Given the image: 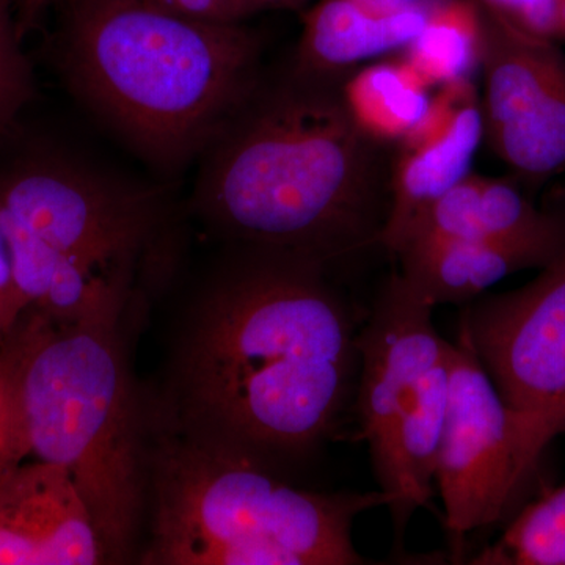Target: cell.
Wrapping results in <instances>:
<instances>
[{"instance_id": "6da1fadb", "label": "cell", "mask_w": 565, "mask_h": 565, "mask_svg": "<svg viewBox=\"0 0 565 565\" xmlns=\"http://www.w3.org/2000/svg\"><path fill=\"white\" fill-rule=\"evenodd\" d=\"M329 267L244 248L193 303L152 412L184 433L269 463L299 459L337 429L359 348Z\"/></svg>"}, {"instance_id": "7a4b0ae2", "label": "cell", "mask_w": 565, "mask_h": 565, "mask_svg": "<svg viewBox=\"0 0 565 565\" xmlns=\"http://www.w3.org/2000/svg\"><path fill=\"white\" fill-rule=\"evenodd\" d=\"M344 76L292 68L256 85L207 148L196 204L233 243L329 267L379 245L394 148L364 136L341 98Z\"/></svg>"}, {"instance_id": "3957f363", "label": "cell", "mask_w": 565, "mask_h": 565, "mask_svg": "<svg viewBox=\"0 0 565 565\" xmlns=\"http://www.w3.org/2000/svg\"><path fill=\"white\" fill-rule=\"evenodd\" d=\"M259 55L243 22L189 20L148 0H74L63 39L74 90L169 169L217 139L259 84Z\"/></svg>"}, {"instance_id": "277c9868", "label": "cell", "mask_w": 565, "mask_h": 565, "mask_svg": "<svg viewBox=\"0 0 565 565\" xmlns=\"http://www.w3.org/2000/svg\"><path fill=\"white\" fill-rule=\"evenodd\" d=\"M125 307L71 323L33 308L11 330L25 457L68 470L114 564L136 559L147 525L150 407L129 367Z\"/></svg>"}, {"instance_id": "5b68a950", "label": "cell", "mask_w": 565, "mask_h": 565, "mask_svg": "<svg viewBox=\"0 0 565 565\" xmlns=\"http://www.w3.org/2000/svg\"><path fill=\"white\" fill-rule=\"evenodd\" d=\"M150 565H363L353 520L388 508L382 490L319 493L282 481L262 457L177 429L152 412Z\"/></svg>"}, {"instance_id": "8992f818", "label": "cell", "mask_w": 565, "mask_h": 565, "mask_svg": "<svg viewBox=\"0 0 565 565\" xmlns=\"http://www.w3.org/2000/svg\"><path fill=\"white\" fill-rule=\"evenodd\" d=\"M434 308L393 273L356 337L360 427L397 541L433 498L448 411L452 344L435 330Z\"/></svg>"}, {"instance_id": "52a82bcc", "label": "cell", "mask_w": 565, "mask_h": 565, "mask_svg": "<svg viewBox=\"0 0 565 565\" xmlns=\"http://www.w3.org/2000/svg\"><path fill=\"white\" fill-rule=\"evenodd\" d=\"M552 440L504 403L460 329L452 344L448 411L435 471L457 557L468 534L508 512Z\"/></svg>"}, {"instance_id": "ba28073f", "label": "cell", "mask_w": 565, "mask_h": 565, "mask_svg": "<svg viewBox=\"0 0 565 565\" xmlns=\"http://www.w3.org/2000/svg\"><path fill=\"white\" fill-rule=\"evenodd\" d=\"M0 204L55 252L129 282L161 221L150 193L63 161L14 169L0 180Z\"/></svg>"}, {"instance_id": "9c48e42d", "label": "cell", "mask_w": 565, "mask_h": 565, "mask_svg": "<svg viewBox=\"0 0 565 565\" xmlns=\"http://www.w3.org/2000/svg\"><path fill=\"white\" fill-rule=\"evenodd\" d=\"M484 139L523 188L565 173V54L484 7L481 62Z\"/></svg>"}, {"instance_id": "30bf717a", "label": "cell", "mask_w": 565, "mask_h": 565, "mask_svg": "<svg viewBox=\"0 0 565 565\" xmlns=\"http://www.w3.org/2000/svg\"><path fill=\"white\" fill-rule=\"evenodd\" d=\"M460 329L512 411L565 433V247L533 281L471 305Z\"/></svg>"}, {"instance_id": "8fae6325", "label": "cell", "mask_w": 565, "mask_h": 565, "mask_svg": "<svg viewBox=\"0 0 565 565\" xmlns=\"http://www.w3.org/2000/svg\"><path fill=\"white\" fill-rule=\"evenodd\" d=\"M482 140L481 96L473 79L438 87L422 120L394 148L381 247L394 255L429 207L471 173Z\"/></svg>"}, {"instance_id": "7c38bea8", "label": "cell", "mask_w": 565, "mask_h": 565, "mask_svg": "<svg viewBox=\"0 0 565 565\" xmlns=\"http://www.w3.org/2000/svg\"><path fill=\"white\" fill-rule=\"evenodd\" d=\"M107 563L102 534L68 470L22 460L0 478V565Z\"/></svg>"}, {"instance_id": "4fadbf2b", "label": "cell", "mask_w": 565, "mask_h": 565, "mask_svg": "<svg viewBox=\"0 0 565 565\" xmlns=\"http://www.w3.org/2000/svg\"><path fill=\"white\" fill-rule=\"evenodd\" d=\"M440 0H315L303 9L292 68L344 76L403 52Z\"/></svg>"}, {"instance_id": "5bb4252c", "label": "cell", "mask_w": 565, "mask_h": 565, "mask_svg": "<svg viewBox=\"0 0 565 565\" xmlns=\"http://www.w3.org/2000/svg\"><path fill=\"white\" fill-rule=\"evenodd\" d=\"M565 228L522 239L415 237L394 256L405 281L426 302L465 303L525 269H542L563 252Z\"/></svg>"}, {"instance_id": "9a60e30c", "label": "cell", "mask_w": 565, "mask_h": 565, "mask_svg": "<svg viewBox=\"0 0 565 565\" xmlns=\"http://www.w3.org/2000/svg\"><path fill=\"white\" fill-rule=\"evenodd\" d=\"M520 185L468 173L429 207L401 247L415 237L522 239L565 228V200L541 207Z\"/></svg>"}, {"instance_id": "2e32d148", "label": "cell", "mask_w": 565, "mask_h": 565, "mask_svg": "<svg viewBox=\"0 0 565 565\" xmlns=\"http://www.w3.org/2000/svg\"><path fill=\"white\" fill-rule=\"evenodd\" d=\"M341 98L364 136L396 148L422 120L433 93L401 55L351 71L341 82Z\"/></svg>"}, {"instance_id": "e0dca14e", "label": "cell", "mask_w": 565, "mask_h": 565, "mask_svg": "<svg viewBox=\"0 0 565 565\" xmlns=\"http://www.w3.org/2000/svg\"><path fill=\"white\" fill-rule=\"evenodd\" d=\"M484 50V7L478 0H440L401 54L433 87L473 79Z\"/></svg>"}, {"instance_id": "ac0fdd59", "label": "cell", "mask_w": 565, "mask_h": 565, "mask_svg": "<svg viewBox=\"0 0 565 565\" xmlns=\"http://www.w3.org/2000/svg\"><path fill=\"white\" fill-rule=\"evenodd\" d=\"M473 565H565V484L526 505Z\"/></svg>"}, {"instance_id": "d6986e66", "label": "cell", "mask_w": 565, "mask_h": 565, "mask_svg": "<svg viewBox=\"0 0 565 565\" xmlns=\"http://www.w3.org/2000/svg\"><path fill=\"white\" fill-rule=\"evenodd\" d=\"M31 93V66L21 51L11 0H0V132L13 122Z\"/></svg>"}, {"instance_id": "ffe728a7", "label": "cell", "mask_w": 565, "mask_h": 565, "mask_svg": "<svg viewBox=\"0 0 565 565\" xmlns=\"http://www.w3.org/2000/svg\"><path fill=\"white\" fill-rule=\"evenodd\" d=\"M18 351L13 333L0 344V478L25 459L17 394Z\"/></svg>"}, {"instance_id": "44dd1931", "label": "cell", "mask_w": 565, "mask_h": 565, "mask_svg": "<svg viewBox=\"0 0 565 565\" xmlns=\"http://www.w3.org/2000/svg\"><path fill=\"white\" fill-rule=\"evenodd\" d=\"M478 2L520 31L556 40V0H478Z\"/></svg>"}, {"instance_id": "7402d4cb", "label": "cell", "mask_w": 565, "mask_h": 565, "mask_svg": "<svg viewBox=\"0 0 565 565\" xmlns=\"http://www.w3.org/2000/svg\"><path fill=\"white\" fill-rule=\"evenodd\" d=\"M154 6L172 11L189 20L214 24H241L258 13L252 0H148Z\"/></svg>"}, {"instance_id": "603a6c76", "label": "cell", "mask_w": 565, "mask_h": 565, "mask_svg": "<svg viewBox=\"0 0 565 565\" xmlns=\"http://www.w3.org/2000/svg\"><path fill=\"white\" fill-rule=\"evenodd\" d=\"M0 303L6 305L7 308L20 316L25 308H29L14 285L9 245H7L2 232H0Z\"/></svg>"}, {"instance_id": "cb8c5ba5", "label": "cell", "mask_w": 565, "mask_h": 565, "mask_svg": "<svg viewBox=\"0 0 565 565\" xmlns=\"http://www.w3.org/2000/svg\"><path fill=\"white\" fill-rule=\"evenodd\" d=\"M315 0H252L253 6L259 11L267 9L299 10L307 9Z\"/></svg>"}, {"instance_id": "d4e9b609", "label": "cell", "mask_w": 565, "mask_h": 565, "mask_svg": "<svg viewBox=\"0 0 565 565\" xmlns=\"http://www.w3.org/2000/svg\"><path fill=\"white\" fill-rule=\"evenodd\" d=\"M556 40L565 41V0H556Z\"/></svg>"}, {"instance_id": "484cf974", "label": "cell", "mask_w": 565, "mask_h": 565, "mask_svg": "<svg viewBox=\"0 0 565 565\" xmlns=\"http://www.w3.org/2000/svg\"><path fill=\"white\" fill-rule=\"evenodd\" d=\"M22 6L28 7V9H36V7L43 6L44 2H47V0H20Z\"/></svg>"}]
</instances>
